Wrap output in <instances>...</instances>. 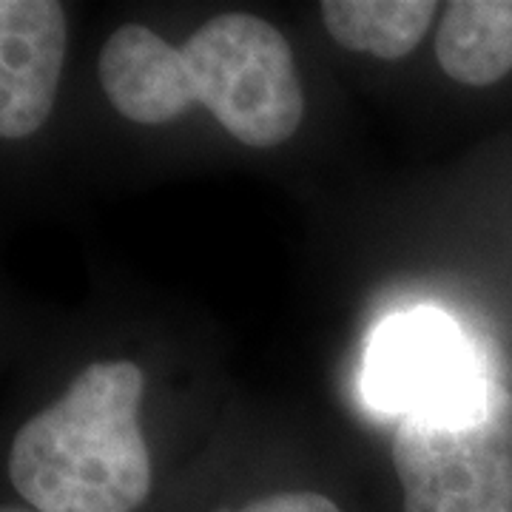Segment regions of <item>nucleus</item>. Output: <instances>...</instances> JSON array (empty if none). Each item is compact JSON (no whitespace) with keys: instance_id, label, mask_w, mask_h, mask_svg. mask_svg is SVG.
Returning a JSON list of instances; mask_svg holds the SVG:
<instances>
[{"instance_id":"nucleus-5","label":"nucleus","mask_w":512,"mask_h":512,"mask_svg":"<svg viewBox=\"0 0 512 512\" xmlns=\"http://www.w3.org/2000/svg\"><path fill=\"white\" fill-rule=\"evenodd\" d=\"M66 12L57 0L0 3V134L23 140L55 109L66 55Z\"/></svg>"},{"instance_id":"nucleus-2","label":"nucleus","mask_w":512,"mask_h":512,"mask_svg":"<svg viewBox=\"0 0 512 512\" xmlns=\"http://www.w3.org/2000/svg\"><path fill=\"white\" fill-rule=\"evenodd\" d=\"M146 376L128 359L89 365L12 441L9 481L35 512H140L154 490L140 430Z\"/></svg>"},{"instance_id":"nucleus-1","label":"nucleus","mask_w":512,"mask_h":512,"mask_svg":"<svg viewBox=\"0 0 512 512\" xmlns=\"http://www.w3.org/2000/svg\"><path fill=\"white\" fill-rule=\"evenodd\" d=\"M100 83L131 123L163 126L191 106H205L251 148L282 146L305 117L288 40L251 12L205 20L180 49L146 26L126 23L100 52Z\"/></svg>"},{"instance_id":"nucleus-8","label":"nucleus","mask_w":512,"mask_h":512,"mask_svg":"<svg viewBox=\"0 0 512 512\" xmlns=\"http://www.w3.org/2000/svg\"><path fill=\"white\" fill-rule=\"evenodd\" d=\"M208 512H345V507L322 490H271L251 495L234 507L220 504Z\"/></svg>"},{"instance_id":"nucleus-6","label":"nucleus","mask_w":512,"mask_h":512,"mask_svg":"<svg viewBox=\"0 0 512 512\" xmlns=\"http://www.w3.org/2000/svg\"><path fill=\"white\" fill-rule=\"evenodd\" d=\"M436 57L464 86H493L512 72V0H453L444 6Z\"/></svg>"},{"instance_id":"nucleus-7","label":"nucleus","mask_w":512,"mask_h":512,"mask_svg":"<svg viewBox=\"0 0 512 512\" xmlns=\"http://www.w3.org/2000/svg\"><path fill=\"white\" fill-rule=\"evenodd\" d=\"M328 35L350 52L402 60L427 35L439 3L433 0H325L319 6Z\"/></svg>"},{"instance_id":"nucleus-3","label":"nucleus","mask_w":512,"mask_h":512,"mask_svg":"<svg viewBox=\"0 0 512 512\" xmlns=\"http://www.w3.org/2000/svg\"><path fill=\"white\" fill-rule=\"evenodd\" d=\"M399 512H512V393L467 410L410 413L393 436Z\"/></svg>"},{"instance_id":"nucleus-9","label":"nucleus","mask_w":512,"mask_h":512,"mask_svg":"<svg viewBox=\"0 0 512 512\" xmlns=\"http://www.w3.org/2000/svg\"><path fill=\"white\" fill-rule=\"evenodd\" d=\"M0 512H35V510H29L26 504H3V510Z\"/></svg>"},{"instance_id":"nucleus-4","label":"nucleus","mask_w":512,"mask_h":512,"mask_svg":"<svg viewBox=\"0 0 512 512\" xmlns=\"http://www.w3.org/2000/svg\"><path fill=\"white\" fill-rule=\"evenodd\" d=\"M490 384L467 336L439 311L390 316L367 353L365 393L387 413L467 410L487 396Z\"/></svg>"}]
</instances>
